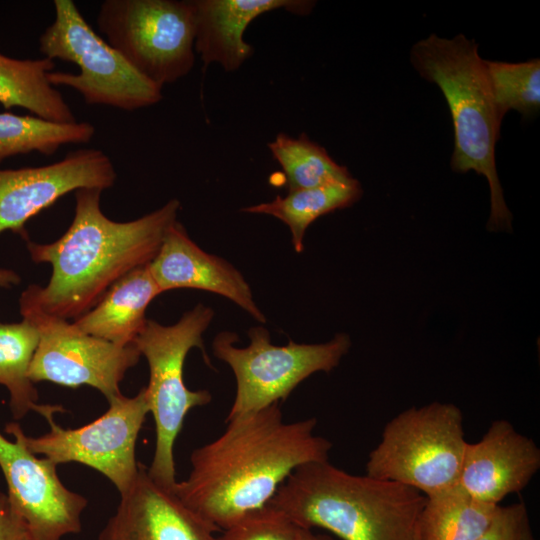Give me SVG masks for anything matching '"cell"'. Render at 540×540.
<instances>
[{
    "label": "cell",
    "mask_w": 540,
    "mask_h": 540,
    "mask_svg": "<svg viewBox=\"0 0 540 540\" xmlns=\"http://www.w3.org/2000/svg\"><path fill=\"white\" fill-rule=\"evenodd\" d=\"M490 89L502 116L516 110L531 117L540 109V60L519 63L484 60Z\"/></svg>",
    "instance_id": "cell-25"
},
{
    "label": "cell",
    "mask_w": 540,
    "mask_h": 540,
    "mask_svg": "<svg viewBox=\"0 0 540 540\" xmlns=\"http://www.w3.org/2000/svg\"><path fill=\"white\" fill-rule=\"evenodd\" d=\"M12 442L0 433V468L8 499L23 518L31 540H62L81 531L87 499L69 490L46 457L38 458L18 437Z\"/></svg>",
    "instance_id": "cell-12"
},
{
    "label": "cell",
    "mask_w": 540,
    "mask_h": 540,
    "mask_svg": "<svg viewBox=\"0 0 540 540\" xmlns=\"http://www.w3.org/2000/svg\"><path fill=\"white\" fill-rule=\"evenodd\" d=\"M528 520L524 502L499 506L489 526L476 540H518L523 525Z\"/></svg>",
    "instance_id": "cell-27"
},
{
    "label": "cell",
    "mask_w": 540,
    "mask_h": 540,
    "mask_svg": "<svg viewBox=\"0 0 540 540\" xmlns=\"http://www.w3.org/2000/svg\"><path fill=\"white\" fill-rule=\"evenodd\" d=\"M410 60L421 77L440 88L448 104L454 128L452 170H472L487 179L491 203L487 229L511 231L512 214L495 161L503 116L493 98L478 44L462 34L451 39L431 34L414 44Z\"/></svg>",
    "instance_id": "cell-4"
},
{
    "label": "cell",
    "mask_w": 540,
    "mask_h": 540,
    "mask_svg": "<svg viewBox=\"0 0 540 540\" xmlns=\"http://www.w3.org/2000/svg\"><path fill=\"white\" fill-rule=\"evenodd\" d=\"M120 495L98 540H218V529L186 507L173 490L155 482L142 463Z\"/></svg>",
    "instance_id": "cell-14"
},
{
    "label": "cell",
    "mask_w": 540,
    "mask_h": 540,
    "mask_svg": "<svg viewBox=\"0 0 540 540\" xmlns=\"http://www.w3.org/2000/svg\"><path fill=\"white\" fill-rule=\"evenodd\" d=\"M96 23L106 41L161 88L186 76L193 68L192 1L105 0Z\"/></svg>",
    "instance_id": "cell-9"
},
{
    "label": "cell",
    "mask_w": 540,
    "mask_h": 540,
    "mask_svg": "<svg viewBox=\"0 0 540 540\" xmlns=\"http://www.w3.org/2000/svg\"><path fill=\"white\" fill-rule=\"evenodd\" d=\"M95 135L89 122L56 123L31 115L0 113V163L12 156L54 154L66 144H85Z\"/></svg>",
    "instance_id": "cell-23"
},
{
    "label": "cell",
    "mask_w": 540,
    "mask_h": 540,
    "mask_svg": "<svg viewBox=\"0 0 540 540\" xmlns=\"http://www.w3.org/2000/svg\"><path fill=\"white\" fill-rule=\"evenodd\" d=\"M195 13L194 49L204 67L220 64L234 71L253 54L244 39L247 26L258 16L277 9L308 14L315 5L304 0H193Z\"/></svg>",
    "instance_id": "cell-17"
},
{
    "label": "cell",
    "mask_w": 540,
    "mask_h": 540,
    "mask_svg": "<svg viewBox=\"0 0 540 540\" xmlns=\"http://www.w3.org/2000/svg\"><path fill=\"white\" fill-rule=\"evenodd\" d=\"M108 410L96 420L75 429H64L54 421V413L43 415L50 431L40 437L26 436L18 423H8L6 433L18 437L35 455L54 464L76 462L106 476L120 494L134 481L139 463L135 449L140 430L149 411L145 387L133 397L111 400Z\"/></svg>",
    "instance_id": "cell-10"
},
{
    "label": "cell",
    "mask_w": 540,
    "mask_h": 540,
    "mask_svg": "<svg viewBox=\"0 0 540 540\" xmlns=\"http://www.w3.org/2000/svg\"><path fill=\"white\" fill-rule=\"evenodd\" d=\"M540 469V449L507 420L491 423L476 443H467L459 485L474 498L499 505L522 491Z\"/></svg>",
    "instance_id": "cell-15"
},
{
    "label": "cell",
    "mask_w": 540,
    "mask_h": 540,
    "mask_svg": "<svg viewBox=\"0 0 540 540\" xmlns=\"http://www.w3.org/2000/svg\"><path fill=\"white\" fill-rule=\"evenodd\" d=\"M518 540H535L531 531L529 520L523 525Z\"/></svg>",
    "instance_id": "cell-31"
},
{
    "label": "cell",
    "mask_w": 540,
    "mask_h": 540,
    "mask_svg": "<svg viewBox=\"0 0 540 540\" xmlns=\"http://www.w3.org/2000/svg\"><path fill=\"white\" fill-rule=\"evenodd\" d=\"M20 313L39 332L29 378L33 383L48 381L77 388L91 386L108 402L121 396L119 384L141 356L135 344L116 345L79 331L68 320L46 314L32 284L21 294Z\"/></svg>",
    "instance_id": "cell-11"
},
{
    "label": "cell",
    "mask_w": 540,
    "mask_h": 540,
    "mask_svg": "<svg viewBox=\"0 0 540 540\" xmlns=\"http://www.w3.org/2000/svg\"><path fill=\"white\" fill-rule=\"evenodd\" d=\"M213 318L211 307L198 304L173 325L148 319L134 341L148 363L149 383L145 390L155 422V450L147 471L155 482L169 490L177 483L174 445L185 417L193 408L212 400L208 390H190L185 385L183 369L186 356L194 347L201 350L205 362L211 366L202 336Z\"/></svg>",
    "instance_id": "cell-5"
},
{
    "label": "cell",
    "mask_w": 540,
    "mask_h": 540,
    "mask_svg": "<svg viewBox=\"0 0 540 540\" xmlns=\"http://www.w3.org/2000/svg\"><path fill=\"white\" fill-rule=\"evenodd\" d=\"M117 178L107 154L96 148L74 150L57 162L0 169V234L10 230L26 238L25 223L69 192L111 188Z\"/></svg>",
    "instance_id": "cell-13"
},
{
    "label": "cell",
    "mask_w": 540,
    "mask_h": 540,
    "mask_svg": "<svg viewBox=\"0 0 540 540\" xmlns=\"http://www.w3.org/2000/svg\"><path fill=\"white\" fill-rule=\"evenodd\" d=\"M425 501L412 487L323 461L295 469L268 504L299 528H322L342 540H420Z\"/></svg>",
    "instance_id": "cell-3"
},
{
    "label": "cell",
    "mask_w": 540,
    "mask_h": 540,
    "mask_svg": "<svg viewBox=\"0 0 540 540\" xmlns=\"http://www.w3.org/2000/svg\"><path fill=\"white\" fill-rule=\"evenodd\" d=\"M39 338L38 329L25 318L19 323H0V384L10 393L15 419L30 410L40 414L46 407L37 403L38 393L28 374Z\"/></svg>",
    "instance_id": "cell-22"
},
{
    "label": "cell",
    "mask_w": 540,
    "mask_h": 540,
    "mask_svg": "<svg viewBox=\"0 0 540 540\" xmlns=\"http://www.w3.org/2000/svg\"><path fill=\"white\" fill-rule=\"evenodd\" d=\"M148 265L116 281L92 309L72 322L74 327L116 345L133 344L148 320V305L162 293Z\"/></svg>",
    "instance_id": "cell-18"
},
{
    "label": "cell",
    "mask_w": 540,
    "mask_h": 540,
    "mask_svg": "<svg viewBox=\"0 0 540 540\" xmlns=\"http://www.w3.org/2000/svg\"><path fill=\"white\" fill-rule=\"evenodd\" d=\"M226 422L218 438L193 450L188 477L173 489L218 531L266 506L295 469L328 461L332 449L314 434L316 418L285 422L279 404Z\"/></svg>",
    "instance_id": "cell-1"
},
{
    "label": "cell",
    "mask_w": 540,
    "mask_h": 540,
    "mask_svg": "<svg viewBox=\"0 0 540 540\" xmlns=\"http://www.w3.org/2000/svg\"><path fill=\"white\" fill-rule=\"evenodd\" d=\"M21 282V277L13 270L0 268V288H11Z\"/></svg>",
    "instance_id": "cell-29"
},
{
    "label": "cell",
    "mask_w": 540,
    "mask_h": 540,
    "mask_svg": "<svg viewBox=\"0 0 540 540\" xmlns=\"http://www.w3.org/2000/svg\"><path fill=\"white\" fill-rule=\"evenodd\" d=\"M102 192L76 190L74 217L67 231L52 243L27 241L32 261L52 267L45 287L32 284L48 315L68 320L88 312L116 281L154 259L167 230L177 221V199L138 219L113 221L101 210Z\"/></svg>",
    "instance_id": "cell-2"
},
{
    "label": "cell",
    "mask_w": 540,
    "mask_h": 540,
    "mask_svg": "<svg viewBox=\"0 0 540 540\" xmlns=\"http://www.w3.org/2000/svg\"><path fill=\"white\" fill-rule=\"evenodd\" d=\"M500 505L480 501L459 483L426 496L419 519L420 540H476Z\"/></svg>",
    "instance_id": "cell-21"
},
{
    "label": "cell",
    "mask_w": 540,
    "mask_h": 540,
    "mask_svg": "<svg viewBox=\"0 0 540 540\" xmlns=\"http://www.w3.org/2000/svg\"><path fill=\"white\" fill-rule=\"evenodd\" d=\"M297 540H333V538L329 535L315 533L310 529L298 527Z\"/></svg>",
    "instance_id": "cell-30"
},
{
    "label": "cell",
    "mask_w": 540,
    "mask_h": 540,
    "mask_svg": "<svg viewBox=\"0 0 540 540\" xmlns=\"http://www.w3.org/2000/svg\"><path fill=\"white\" fill-rule=\"evenodd\" d=\"M268 147L282 167L288 192L315 188L352 177L345 166L335 162L324 147L310 140L304 133L298 138L279 133Z\"/></svg>",
    "instance_id": "cell-24"
},
{
    "label": "cell",
    "mask_w": 540,
    "mask_h": 540,
    "mask_svg": "<svg viewBox=\"0 0 540 540\" xmlns=\"http://www.w3.org/2000/svg\"><path fill=\"white\" fill-rule=\"evenodd\" d=\"M467 443L463 414L456 405L411 407L385 425L368 455L366 475L427 496L458 484Z\"/></svg>",
    "instance_id": "cell-6"
},
{
    "label": "cell",
    "mask_w": 540,
    "mask_h": 540,
    "mask_svg": "<svg viewBox=\"0 0 540 540\" xmlns=\"http://www.w3.org/2000/svg\"><path fill=\"white\" fill-rule=\"evenodd\" d=\"M0 540H31L23 518L11 505L8 496L0 493Z\"/></svg>",
    "instance_id": "cell-28"
},
{
    "label": "cell",
    "mask_w": 540,
    "mask_h": 540,
    "mask_svg": "<svg viewBox=\"0 0 540 540\" xmlns=\"http://www.w3.org/2000/svg\"><path fill=\"white\" fill-rule=\"evenodd\" d=\"M361 196L359 181L351 177L315 188L288 192L284 197L277 195L270 202L251 205L241 211L271 215L282 221L291 232L294 250L301 253L309 225L323 215L353 205Z\"/></svg>",
    "instance_id": "cell-20"
},
{
    "label": "cell",
    "mask_w": 540,
    "mask_h": 540,
    "mask_svg": "<svg viewBox=\"0 0 540 540\" xmlns=\"http://www.w3.org/2000/svg\"><path fill=\"white\" fill-rule=\"evenodd\" d=\"M148 268L162 293L178 288L215 293L235 303L256 321L266 323L242 273L228 261L201 249L178 221L167 230Z\"/></svg>",
    "instance_id": "cell-16"
},
{
    "label": "cell",
    "mask_w": 540,
    "mask_h": 540,
    "mask_svg": "<svg viewBox=\"0 0 540 540\" xmlns=\"http://www.w3.org/2000/svg\"><path fill=\"white\" fill-rule=\"evenodd\" d=\"M250 343L237 347V335L220 332L212 342L215 357L226 363L236 381L233 404L226 420L285 401L293 390L316 372L337 367L351 347V339L338 333L328 342L272 344L263 326L249 329Z\"/></svg>",
    "instance_id": "cell-8"
},
{
    "label": "cell",
    "mask_w": 540,
    "mask_h": 540,
    "mask_svg": "<svg viewBox=\"0 0 540 540\" xmlns=\"http://www.w3.org/2000/svg\"><path fill=\"white\" fill-rule=\"evenodd\" d=\"M55 19L39 38V50L51 60L72 62L78 74L49 72L52 86L76 90L90 105L134 111L162 99V88L139 73L95 32L72 0H54Z\"/></svg>",
    "instance_id": "cell-7"
},
{
    "label": "cell",
    "mask_w": 540,
    "mask_h": 540,
    "mask_svg": "<svg viewBox=\"0 0 540 540\" xmlns=\"http://www.w3.org/2000/svg\"><path fill=\"white\" fill-rule=\"evenodd\" d=\"M55 65L46 57L20 60L0 53V104L56 123L76 122L63 95L47 79Z\"/></svg>",
    "instance_id": "cell-19"
},
{
    "label": "cell",
    "mask_w": 540,
    "mask_h": 540,
    "mask_svg": "<svg viewBox=\"0 0 540 540\" xmlns=\"http://www.w3.org/2000/svg\"><path fill=\"white\" fill-rule=\"evenodd\" d=\"M222 532L218 540H297L298 527L282 511L267 504Z\"/></svg>",
    "instance_id": "cell-26"
}]
</instances>
